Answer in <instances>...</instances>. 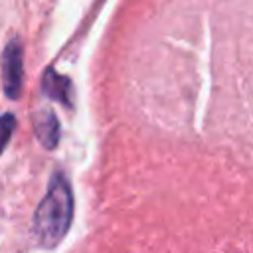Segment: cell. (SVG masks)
Returning <instances> with one entry per match:
<instances>
[{
  "label": "cell",
  "instance_id": "cell-5",
  "mask_svg": "<svg viewBox=\"0 0 253 253\" xmlns=\"http://www.w3.org/2000/svg\"><path fill=\"white\" fill-rule=\"evenodd\" d=\"M14 126H16L14 115L12 113H4L0 117V154L6 148V144H8V140H10L12 132H14Z\"/></svg>",
  "mask_w": 253,
  "mask_h": 253
},
{
  "label": "cell",
  "instance_id": "cell-4",
  "mask_svg": "<svg viewBox=\"0 0 253 253\" xmlns=\"http://www.w3.org/2000/svg\"><path fill=\"white\" fill-rule=\"evenodd\" d=\"M42 91L43 95H47L53 101H59L67 107H71L73 103V87L71 81L59 73H55V69H45L43 77H42Z\"/></svg>",
  "mask_w": 253,
  "mask_h": 253
},
{
  "label": "cell",
  "instance_id": "cell-2",
  "mask_svg": "<svg viewBox=\"0 0 253 253\" xmlns=\"http://www.w3.org/2000/svg\"><path fill=\"white\" fill-rule=\"evenodd\" d=\"M2 83L4 91L10 99H18L22 91V75H24V65H22V45L18 40H10L2 51Z\"/></svg>",
  "mask_w": 253,
  "mask_h": 253
},
{
  "label": "cell",
  "instance_id": "cell-3",
  "mask_svg": "<svg viewBox=\"0 0 253 253\" xmlns=\"http://www.w3.org/2000/svg\"><path fill=\"white\" fill-rule=\"evenodd\" d=\"M34 130H36V136L38 140L42 142L43 148L47 150H53L59 142V123H57V117L53 111L49 109H43V111H38L36 117H34Z\"/></svg>",
  "mask_w": 253,
  "mask_h": 253
},
{
  "label": "cell",
  "instance_id": "cell-1",
  "mask_svg": "<svg viewBox=\"0 0 253 253\" xmlns=\"http://www.w3.org/2000/svg\"><path fill=\"white\" fill-rule=\"evenodd\" d=\"M73 219V194L67 178L53 172L45 198L40 202L34 215V237L40 247L53 249L65 237Z\"/></svg>",
  "mask_w": 253,
  "mask_h": 253
}]
</instances>
